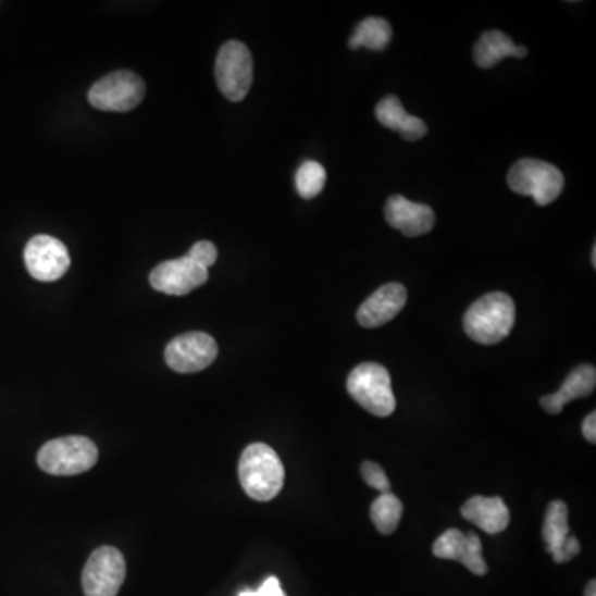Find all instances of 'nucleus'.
<instances>
[{
	"instance_id": "nucleus-1",
	"label": "nucleus",
	"mask_w": 596,
	"mask_h": 596,
	"mask_svg": "<svg viewBox=\"0 0 596 596\" xmlns=\"http://www.w3.org/2000/svg\"><path fill=\"white\" fill-rule=\"evenodd\" d=\"M239 481L250 499L269 502L284 487L285 469L271 446L253 443L244 449L239 461Z\"/></svg>"
},
{
	"instance_id": "nucleus-2",
	"label": "nucleus",
	"mask_w": 596,
	"mask_h": 596,
	"mask_svg": "<svg viewBox=\"0 0 596 596\" xmlns=\"http://www.w3.org/2000/svg\"><path fill=\"white\" fill-rule=\"evenodd\" d=\"M516 323V303L510 295L493 291L479 298L464 316L468 337L481 345H496L506 340Z\"/></svg>"
},
{
	"instance_id": "nucleus-3",
	"label": "nucleus",
	"mask_w": 596,
	"mask_h": 596,
	"mask_svg": "<svg viewBox=\"0 0 596 596\" xmlns=\"http://www.w3.org/2000/svg\"><path fill=\"white\" fill-rule=\"evenodd\" d=\"M348 395L378 418L395 413L396 398L392 388V376L380 363H361L351 371L347 380Z\"/></svg>"
},
{
	"instance_id": "nucleus-4",
	"label": "nucleus",
	"mask_w": 596,
	"mask_h": 596,
	"mask_svg": "<svg viewBox=\"0 0 596 596\" xmlns=\"http://www.w3.org/2000/svg\"><path fill=\"white\" fill-rule=\"evenodd\" d=\"M98 461V447L85 436H66L40 447L37 462L47 474L78 475L90 471Z\"/></svg>"
},
{
	"instance_id": "nucleus-5",
	"label": "nucleus",
	"mask_w": 596,
	"mask_h": 596,
	"mask_svg": "<svg viewBox=\"0 0 596 596\" xmlns=\"http://www.w3.org/2000/svg\"><path fill=\"white\" fill-rule=\"evenodd\" d=\"M507 184L516 195L529 196L538 206H548L562 195V171L542 160H520L510 167Z\"/></svg>"
},
{
	"instance_id": "nucleus-6",
	"label": "nucleus",
	"mask_w": 596,
	"mask_h": 596,
	"mask_svg": "<svg viewBox=\"0 0 596 596\" xmlns=\"http://www.w3.org/2000/svg\"><path fill=\"white\" fill-rule=\"evenodd\" d=\"M215 80L227 100L243 101L247 97L253 82V62L243 42L231 40L221 47L215 60Z\"/></svg>"
},
{
	"instance_id": "nucleus-7",
	"label": "nucleus",
	"mask_w": 596,
	"mask_h": 596,
	"mask_svg": "<svg viewBox=\"0 0 596 596\" xmlns=\"http://www.w3.org/2000/svg\"><path fill=\"white\" fill-rule=\"evenodd\" d=\"M145 82L128 70L108 73L98 80L88 94L91 107L111 113H125L141 103L145 98Z\"/></svg>"
},
{
	"instance_id": "nucleus-8",
	"label": "nucleus",
	"mask_w": 596,
	"mask_h": 596,
	"mask_svg": "<svg viewBox=\"0 0 596 596\" xmlns=\"http://www.w3.org/2000/svg\"><path fill=\"white\" fill-rule=\"evenodd\" d=\"M125 576L126 562L122 551L115 547L97 548L82 573L85 596H116Z\"/></svg>"
},
{
	"instance_id": "nucleus-9",
	"label": "nucleus",
	"mask_w": 596,
	"mask_h": 596,
	"mask_svg": "<svg viewBox=\"0 0 596 596\" xmlns=\"http://www.w3.org/2000/svg\"><path fill=\"white\" fill-rule=\"evenodd\" d=\"M219 348L214 338L204 332H189L167 344L164 358L177 373H198L214 363Z\"/></svg>"
},
{
	"instance_id": "nucleus-10",
	"label": "nucleus",
	"mask_w": 596,
	"mask_h": 596,
	"mask_svg": "<svg viewBox=\"0 0 596 596\" xmlns=\"http://www.w3.org/2000/svg\"><path fill=\"white\" fill-rule=\"evenodd\" d=\"M24 259L28 274L40 282L59 281L72 264L65 244L46 234L28 240Z\"/></svg>"
},
{
	"instance_id": "nucleus-11",
	"label": "nucleus",
	"mask_w": 596,
	"mask_h": 596,
	"mask_svg": "<svg viewBox=\"0 0 596 596\" xmlns=\"http://www.w3.org/2000/svg\"><path fill=\"white\" fill-rule=\"evenodd\" d=\"M208 278V269L195 264L188 257H181V259L166 260L163 264L158 265L149 274V284L154 290L183 297V295H188L189 291L204 285Z\"/></svg>"
},
{
	"instance_id": "nucleus-12",
	"label": "nucleus",
	"mask_w": 596,
	"mask_h": 596,
	"mask_svg": "<svg viewBox=\"0 0 596 596\" xmlns=\"http://www.w3.org/2000/svg\"><path fill=\"white\" fill-rule=\"evenodd\" d=\"M542 537L555 562L567 563L580 554L579 538L570 535L569 507L563 500L548 504Z\"/></svg>"
},
{
	"instance_id": "nucleus-13",
	"label": "nucleus",
	"mask_w": 596,
	"mask_h": 596,
	"mask_svg": "<svg viewBox=\"0 0 596 596\" xmlns=\"http://www.w3.org/2000/svg\"><path fill=\"white\" fill-rule=\"evenodd\" d=\"M434 557L456 560L474 575H486L487 563L482 555L481 538L475 534H464L458 529H449L439 535L433 545Z\"/></svg>"
},
{
	"instance_id": "nucleus-14",
	"label": "nucleus",
	"mask_w": 596,
	"mask_h": 596,
	"mask_svg": "<svg viewBox=\"0 0 596 596\" xmlns=\"http://www.w3.org/2000/svg\"><path fill=\"white\" fill-rule=\"evenodd\" d=\"M408 302V291L401 284H386L361 303L357 320L364 328H378L392 322Z\"/></svg>"
},
{
	"instance_id": "nucleus-15",
	"label": "nucleus",
	"mask_w": 596,
	"mask_h": 596,
	"mask_svg": "<svg viewBox=\"0 0 596 596\" xmlns=\"http://www.w3.org/2000/svg\"><path fill=\"white\" fill-rule=\"evenodd\" d=\"M385 215L389 226L408 237L431 233L436 224V214L430 206L409 201L399 195L392 196L386 201Z\"/></svg>"
},
{
	"instance_id": "nucleus-16",
	"label": "nucleus",
	"mask_w": 596,
	"mask_h": 596,
	"mask_svg": "<svg viewBox=\"0 0 596 596\" xmlns=\"http://www.w3.org/2000/svg\"><path fill=\"white\" fill-rule=\"evenodd\" d=\"M461 513L471 524L491 535L506 531L510 522L509 507L500 497H471L462 506Z\"/></svg>"
},
{
	"instance_id": "nucleus-17",
	"label": "nucleus",
	"mask_w": 596,
	"mask_h": 596,
	"mask_svg": "<svg viewBox=\"0 0 596 596\" xmlns=\"http://www.w3.org/2000/svg\"><path fill=\"white\" fill-rule=\"evenodd\" d=\"M596 386V370L593 364H582L567 376L562 388L558 389L554 395L544 396L541 399L542 408L548 414H558L566 408L567 402L573 399L586 398L595 392Z\"/></svg>"
},
{
	"instance_id": "nucleus-18",
	"label": "nucleus",
	"mask_w": 596,
	"mask_h": 596,
	"mask_svg": "<svg viewBox=\"0 0 596 596\" xmlns=\"http://www.w3.org/2000/svg\"><path fill=\"white\" fill-rule=\"evenodd\" d=\"M376 120L382 123L385 128L398 132L402 138L408 141H418V139L426 136L427 125L418 116L409 115L408 111L402 108L401 101L395 95L383 98L375 110Z\"/></svg>"
},
{
	"instance_id": "nucleus-19",
	"label": "nucleus",
	"mask_w": 596,
	"mask_h": 596,
	"mask_svg": "<svg viewBox=\"0 0 596 596\" xmlns=\"http://www.w3.org/2000/svg\"><path fill=\"white\" fill-rule=\"evenodd\" d=\"M527 53L524 46H516L504 32L489 30L484 32L474 46V62L481 69H491L506 57L524 59Z\"/></svg>"
},
{
	"instance_id": "nucleus-20",
	"label": "nucleus",
	"mask_w": 596,
	"mask_h": 596,
	"mask_svg": "<svg viewBox=\"0 0 596 596\" xmlns=\"http://www.w3.org/2000/svg\"><path fill=\"white\" fill-rule=\"evenodd\" d=\"M392 25L385 18L368 17L357 25L348 44H350V49L353 50L367 47V49L375 50V52H382L392 42Z\"/></svg>"
},
{
	"instance_id": "nucleus-21",
	"label": "nucleus",
	"mask_w": 596,
	"mask_h": 596,
	"mask_svg": "<svg viewBox=\"0 0 596 596\" xmlns=\"http://www.w3.org/2000/svg\"><path fill=\"white\" fill-rule=\"evenodd\" d=\"M370 516L380 534H393V532L398 529L399 520H401V500H399L395 494H382V496L373 502V506H371Z\"/></svg>"
},
{
	"instance_id": "nucleus-22",
	"label": "nucleus",
	"mask_w": 596,
	"mask_h": 596,
	"mask_svg": "<svg viewBox=\"0 0 596 596\" xmlns=\"http://www.w3.org/2000/svg\"><path fill=\"white\" fill-rule=\"evenodd\" d=\"M325 167L316 161H306L295 174V186H297L298 195L303 199L316 198L325 188Z\"/></svg>"
},
{
	"instance_id": "nucleus-23",
	"label": "nucleus",
	"mask_w": 596,
	"mask_h": 596,
	"mask_svg": "<svg viewBox=\"0 0 596 596\" xmlns=\"http://www.w3.org/2000/svg\"><path fill=\"white\" fill-rule=\"evenodd\" d=\"M361 477L367 482L368 486L378 491V493H392V482L388 475L383 471L382 465L376 462L364 461L361 464Z\"/></svg>"
},
{
	"instance_id": "nucleus-24",
	"label": "nucleus",
	"mask_w": 596,
	"mask_h": 596,
	"mask_svg": "<svg viewBox=\"0 0 596 596\" xmlns=\"http://www.w3.org/2000/svg\"><path fill=\"white\" fill-rule=\"evenodd\" d=\"M188 259H191L195 264L201 265V268L208 269L215 264L218 260V249L214 244L209 240H201V243L195 244L189 250Z\"/></svg>"
},
{
	"instance_id": "nucleus-25",
	"label": "nucleus",
	"mask_w": 596,
	"mask_h": 596,
	"mask_svg": "<svg viewBox=\"0 0 596 596\" xmlns=\"http://www.w3.org/2000/svg\"><path fill=\"white\" fill-rule=\"evenodd\" d=\"M239 596H287L278 583L277 576H269L259 589H246Z\"/></svg>"
},
{
	"instance_id": "nucleus-26",
	"label": "nucleus",
	"mask_w": 596,
	"mask_h": 596,
	"mask_svg": "<svg viewBox=\"0 0 596 596\" xmlns=\"http://www.w3.org/2000/svg\"><path fill=\"white\" fill-rule=\"evenodd\" d=\"M583 436H585V439L588 440V443L595 444L596 443V413L593 411V413H589L588 417L585 418V421H583Z\"/></svg>"
},
{
	"instance_id": "nucleus-27",
	"label": "nucleus",
	"mask_w": 596,
	"mask_h": 596,
	"mask_svg": "<svg viewBox=\"0 0 596 596\" xmlns=\"http://www.w3.org/2000/svg\"><path fill=\"white\" fill-rule=\"evenodd\" d=\"M585 596H596V582L595 580H589L588 585L585 588Z\"/></svg>"
},
{
	"instance_id": "nucleus-28",
	"label": "nucleus",
	"mask_w": 596,
	"mask_h": 596,
	"mask_svg": "<svg viewBox=\"0 0 596 596\" xmlns=\"http://www.w3.org/2000/svg\"><path fill=\"white\" fill-rule=\"evenodd\" d=\"M595 257H596V247H593V250H592V264H593V268H595V265H596Z\"/></svg>"
}]
</instances>
